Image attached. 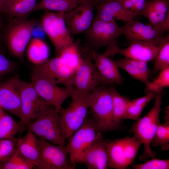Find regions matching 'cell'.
I'll return each instance as SVG.
<instances>
[{"mask_svg": "<svg viewBox=\"0 0 169 169\" xmlns=\"http://www.w3.org/2000/svg\"><path fill=\"white\" fill-rule=\"evenodd\" d=\"M163 95L162 91L156 93L152 109L143 117L136 120L129 131L130 133H133V136L143 145V154L139 157L140 160L143 161L156 155V152L151 148V143L160 124L159 115Z\"/></svg>", "mask_w": 169, "mask_h": 169, "instance_id": "obj_1", "label": "cell"}, {"mask_svg": "<svg viewBox=\"0 0 169 169\" xmlns=\"http://www.w3.org/2000/svg\"><path fill=\"white\" fill-rule=\"evenodd\" d=\"M88 99L93 118L99 131L108 132L119 130L113 118L112 99L110 87L100 85L88 95Z\"/></svg>", "mask_w": 169, "mask_h": 169, "instance_id": "obj_2", "label": "cell"}, {"mask_svg": "<svg viewBox=\"0 0 169 169\" xmlns=\"http://www.w3.org/2000/svg\"><path fill=\"white\" fill-rule=\"evenodd\" d=\"M59 113L54 107L49 106L39 117L28 125V130L41 140L64 146L66 139Z\"/></svg>", "mask_w": 169, "mask_h": 169, "instance_id": "obj_3", "label": "cell"}, {"mask_svg": "<svg viewBox=\"0 0 169 169\" xmlns=\"http://www.w3.org/2000/svg\"><path fill=\"white\" fill-rule=\"evenodd\" d=\"M141 142L134 136H127L114 140H107L108 167L126 169L134 162Z\"/></svg>", "mask_w": 169, "mask_h": 169, "instance_id": "obj_4", "label": "cell"}, {"mask_svg": "<svg viewBox=\"0 0 169 169\" xmlns=\"http://www.w3.org/2000/svg\"><path fill=\"white\" fill-rule=\"evenodd\" d=\"M101 134L93 118H86L82 125L69 138L64 147L74 169L76 164L79 163L84 152Z\"/></svg>", "mask_w": 169, "mask_h": 169, "instance_id": "obj_5", "label": "cell"}, {"mask_svg": "<svg viewBox=\"0 0 169 169\" xmlns=\"http://www.w3.org/2000/svg\"><path fill=\"white\" fill-rule=\"evenodd\" d=\"M37 23L34 19H13L6 30L4 36L8 48L12 54L19 58L23 56Z\"/></svg>", "mask_w": 169, "mask_h": 169, "instance_id": "obj_6", "label": "cell"}, {"mask_svg": "<svg viewBox=\"0 0 169 169\" xmlns=\"http://www.w3.org/2000/svg\"><path fill=\"white\" fill-rule=\"evenodd\" d=\"M88 95L74 90L69 104L61 113V123L66 139L80 127L86 118L89 109Z\"/></svg>", "mask_w": 169, "mask_h": 169, "instance_id": "obj_7", "label": "cell"}, {"mask_svg": "<svg viewBox=\"0 0 169 169\" xmlns=\"http://www.w3.org/2000/svg\"><path fill=\"white\" fill-rule=\"evenodd\" d=\"M63 12L47 11L42 18L41 26L57 53L74 43L67 28Z\"/></svg>", "mask_w": 169, "mask_h": 169, "instance_id": "obj_8", "label": "cell"}, {"mask_svg": "<svg viewBox=\"0 0 169 169\" xmlns=\"http://www.w3.org/2000/svg\"><path fill=\"white\" fill-rule=\"evenodd\" d=\"M31 83L39 95L47 102L61 113L64 109L62 105L70 97L74 91L72 85L60 87L42 75L32 72Z\"/></svg>", "mask_w": 169, "mask_h": 169, "instance_id": "obj_9", "label": "cell"}, {"mask_svg": "<svg viewBox=\"0 0 169 169\" xmlns=\"http://www.w3.org/2000/svg\"><path fill=\"white\" fill-rule=\"evenodd\" d=\"M84 33L87 44L92 48L91 50L95 51L112 44L121 35L115 20L106 21L96 17Z\"/></svg>", "mask_w": 169, "mask_h": 169, "instance_id": "obj_10", "label": "cell"}, {"mask_svg": "<svg viewBox=\"0 0 169 169\" xmlns=\"http://www.w3.org/2000/svg\"><path fill=\"white\" fill-rule=\"evenodd\" d=\"M21 121L28 125L50 105L39 95L31 82L20 79Z\"/></svg>", "mask_w": 169, "mask_h": 169, "instance_id": "obj_11", "label": "cell"}, {"mask_svg": "<svg viewBox=\"0 0 169 169\" xmlns=\"http://www.w3.org/2000/svg\"><path fill=\"white\" fill-rule=\"evenodd\" d=\"M87 54L82 55L79 64L74 78V90L87 95L96 87L102 85L93 60L94 51L89 50Z\"/></svg>", "mask_w": 169, "mask_h": 169, "instance_id": "obj_12", "label": "cell"}, {"mask_svg": "<svg viewBox=\"0 0 169 169\" xmlns=\"http://www.w3.org/2000/svg\"><path fill=\"white\" fill-rule=\"evenodd\" d=\"M40 151L35 167L38 169H74L64 146H58L40 139Z\"/></svg>", "mask_w": 169, "mask_h": 169, "instance_id": "obj_13", "label": "cell"}, {"mask_svg": "<svg viewBox=\"0 0 169 169\" xmlns=\"http://www.w3.org/2000/svg\"><path fill=\"white\" fill-rule=\"evenodd\" d=\"M120 30L121 34L130 43L142 41L159 46L169 39V34L164 37L150 23H144L134 20L127 22L120 27Z\"/></svg>", "mask_w": 169, "mask_h": 169, "instance_id": "obj_14", "label": "cell"}, {"mask_svg": "<svg viewBox=\"0 0 169 169\" xmlns=\"http://www.w3.org/2000/svg\"><path fill=\"white\" fill-rule=\"evenodd\" d=\"M33 71L57 84L74 85L75 73L58 56L36 65Z\"/></svg>", "mask_w": 169, "mask_h": 169, "instance_id": "obj_15", "label": "cell"}, {"mask_svg": "<svg viewBox=\"0 0 169 169\" xmlns=\"http://www.w3.org/2000/svg\"><path fill=\"white\" fill-rule=\"evenodd\" d=\"M94 4L87 1H79L74 8L64 13L65 21L72 37L84 33L92 23Z\"/></svg>", "mask_w": 169, "mask_h": 169, "instance_id": "obj_16", "label": "cell"}, {"mask_svg": "<svg viewBox=\"0 0 169 169\" xmlns=\"http://www.w3.org/2000/svg\"><path fill=\"white\" fill-rule=\"evenodd\" d=\"M130 43L127 47L120 49L116 41L107 46L104 54L109 57L119 54L126 58L141 60L147 63L154 59L163 45L157 46L142 41H135Z\"/></svg>", "mask_w": 169, "mask_h": 169, "instance_id": "obj_17", "label": "cell"}, {"mask_svg": "<svg viewBox=\"0 0 169 169\" xmlns=\"http://www.w3.org/2000/svg\"><path fill=\"white\" fill-rule=\"evenodd\" d=\"M19 80L13 78L0 84V106L3 110L20 119Z\"/></svg>", "mask_w": 169, "mask_h": 169, "instance_id": "obj_18", "label": "cell"}, {"mask_svg": "<svg viewBox=\"0 0 169 169\" xmlns=\"http://www.w3.org/2000/svg\"><path fill=\"white\" fill-rule=\"evenodd\" d=\"M107 140L101 134L82 154L79 163L88 169H107L108 168Z\"/></svg>", "mask_w": 169, "mask_h": 169, "instance_id": "obj_19", "label": "cell"}, {"mask_svg": "<svg viewBox=\"0 0 169 169\" xmlns=\"http://www.w3.org/2000/svg\"><path fill=\"white\" fill-rule=\"evenodd\" d=\"M93 60L101 79L102 85L114 84H120L123 81L118 68L115 61L104 54L94 51Z\"/></svg>", "mask_w": 169, "mask_h": 169, "instance_id": "obj_20", "label": "cell"}, {"mask_svg": "<svg viewBox=\"0 0 169 169\" xmlns=\"http://www.w3.org/2000/svg\"><path fill=\"white\" fill-rule=\"evenodd\" d=\"M95 6L97 10L95 17L106 21L116 19L127 22L133 20V18L137 15L118 1L96 4Z\"/></svg>", "mask_w": 169, "mask_h": 169, "instance_id": "obj_21", "label": "cell"}, {"mask_svg": "<svg viewBox=\"0 0 169 169\" xmlns=\"http://www.w3.org/2000/svg\"><path fill=\"white\" fill-rule=\"evenodd\" d=\"M115 62L118 68L125 70L132 77L144 83L146 88L151 85L149 78L151 71L147 63L126 58L119 59Z\"/></svg>", "mask_w": 169, "mask_h": 169, "instance_id": "obj_22", "label": "cell"}, {"mask_svg": "<svg viewBox=\"0 0 169 169\" xmlns=\"http://www.w3.org/2000/svg\"><path fill=\"white\" fill-rule=\"evenodd\" d=\"M16 146L20 152L35 165L38 163L40 151V142L32 131L28 130L23 137L16 139Z\"/></svg>", "mask_w": 169, "mask_h": 169, "instance_id": "obj_23", "label": "cell"}, {"mask_svg": "<svg viewBox=\"0 0 169 169\" xmlns=\"http://www.w3.org/2000/svg\"><path fill=\"white\" fill-rule=\"evenodd\" d=\"M110 90L112 99L113 122L120 130L131 100L121 95L115 87H110Z\"/></svg>", "mask_w": 169, "mask_h": 169, "instance_id": "obj_24", "label": "cell"}, {"mask_svg": "<svg viewBox=\"0 0 169 169\" xmlns=\"http://www.w3.org/2000/svg\"><path fill=\"white\" fill-rule=\"evenodd\" d=\"M28 44L27 55L31 62L37 65L49 59V47L42 39L37 38H33Z\"/></svg>", "mask_w": 169, "mask_h": 169, "instance_id": "obj_25", "label": "cell"}, {"mask_svg": "<svg viewBox=\"0 0 169 169\" xmlns=\"http://www.w3.org/2000/svg\"><path fill=\"white\" fill-rule=\"evenodd\" d=\"M26 125L4 111L0 116V140L15 138V135L23 131Z\"/></svg>", "mask_w": 169, "mask_h": 169, "instance_id": "obj_26", "label": "cell"}, {"mask_svg": "<svg viewBox=\"0 0 169 169\" xmlns=\"http://www.w3.org/2000/svg\"><path fill=\"white\" fill-rule=\"evenodd\" d=\"M76 0H41L36 3L31 13L40 10L66 13L72 9L79 4Z\"/></svg>", "mask_w": 169, "mask_h": 169, "instance_id": "obj_27", "label": "cell"}, {"mask_svg": "<svg viewBox=\"0 0 169 169\" xmlns=\"http://www.w3.org/2000/svg\"><path fill=\"white\" fill-rule=\"evenodd\" d=\"M156 94L154 92H150L144 96L131 100L124 120L131 119L136 121L139 120L144 108L155 98Z\"/></svg>", "mask_w": 169, "mask_h": 169, "instance_id": "obj_28", "label": "cell"}, {"mask_svg": "<svg viewBox=\"0 0 169 169\" xmlns=\"http://www.w3.org/2000/svg\"><path fill=\"white\" fill-rule=\"evenodd\" d=\"M140 15L146 17L157 32L161 33L169 30V13H165L151 9H144Z\"/></svg>", "mask_w": 169, "mask_h": 169, "instance_id": "obj_29", "label": "cell"}, {"mask_svg": "<svg viewBox=\"0 0 169 169\" xmlns=\"http://www.w3.org/2000/svg\"><path fill=\"white\" fill-rule=\"evenodd\" d=\"M58 56L74 73L80 62L82 55L77 44L74 43L57 53Z\"/></svg>", "mask_w": 169, "mask_h": 169, "instance_id": "obj_30", "label": "cell"}, {"mask_svg": "<svg viewBox=\"0 0 169 169\" xmlns=\"http://www.w3.org/2000/svg\"><path fill=\"white\" fill-rule=\"evenodd\" d=\"M38 0H13L9 15L13 19L27 18L36 5Z\"/></svg>", "mask_w": 169, "mask_h": 169, "instance_id": "obj_31", "label": "cell"}, {"mask_svg": "<svg viewBox=\"0 0 169 169\" xmlns=\"http://www.w3.org/2000/svg\"><path fill=\"white\" fill-rule=\"evenodd\" d=\"M35 165L25 157L17 146L13 153L2 166L3 169H31Z\"/></svg>", "mask_w": 169, "mask_h": 169, "instance_id": "obj_32", "label": "cell"}, {"mask_svg": "<svg viewBox=\"0 0 169 169\" xmlns=\"http://www.w3.org/2000/svg\"><path fill=\"white\" fill-rule=\"evenodd\" d=\"M151 146H159L162 150L169 149V122L160 124L151 141Z\"/></svg>", "mask_w": 169, "mask_h": 169, "instance_id": "obj_33", "label": "cell"}, {"mask_svg": "<svg viewBox=\"0 0 169 169\" xmlns=\"http://www.w3.org/2000/svg\"><path fill=\"white\" fill-rule=\"evenodd\" d=\"M151 83L150 85L146 88V94L150 92L156 93L161 92L164 88L169 87V67L160 71Z\"/></svg>", "mask_w": 169, "mask_h": 169, "instance_id": "obj_34", "label": "cell"}, {"mask_svg": "<svg viewBox=\"0 0 169 169\" xmlns=\"http://www.w3.org/2000/svg\"><path fill=\"white\" fill-rule=\"evenodd\" d=\"M154 59V74L169 67V39L162 46Z\"/></svg>", "mask_w": 169, "mask_h": 169, "instance_id": "obj_35", "label": "cell"}, {"mask_svg": "<svg viewBox=\"0 0 169 169\" xmlns=\"http://www.w3.org/2000/svg\"><path fill=\"white\" fill-rule=\"evenodd\" d=\"M16 139L0 140V163L3 164L11 156L16 146Z\"/></svg>", "mask_w": 169, "mask_h": 169, "instance_id": "obj_36", "label": "cell"}, {"mask_svg": "<svg viewBox=\"0 0 169 169\" xmlns=\"http://www.w3.org/2000/svg\"><path fill=\"white\" fill-rule=\"evenodd\" d=\"M142 164H132L131 165L134 169H168L169 160L153 158L147 160Z\"/></svg>", "mask_w": 169, "mask_h": 169, "instance_id": "obj_37", "label": "cell"}, {"mask_svg": "<svg viewBox=\"0 0 169 169\" xmlns=\"http://www.w3.org/2000/svg\"><path fill=\"white\" fill-rule=\"evenodd\" d=\"M144 9H148L163 13H169V0H153L146 2Z\"/></svg>", "mask_w": 169, "mask_h": 169, "instance_id": "obj_38", "label": "cell"}, {"mask_svg": "<svg viewBox=\"0 0 169 169\" xmlns=\"http://www.w3.org/2000/svg\"><path fill=\"white\" fill-rule=\"evenodd\" d=\"M122 5L126 8L140 15L144 8L146 0H120Z\"/></svg>", "mask_w": 169, "mask_h": 169, "instance_id": "obj_39", "label": "cell"}, {"mask_svg": "<svg viewBox=\"0 0 169 169\" xmlns=\"http://www.w3.org/2000/svg\"><path fill=\"white\" fill-rule=\"evenodd\" d=\"M15 66L14 62L8 59L0 52V80L4 75L13 69Z\"/></svg>", "mask_w": 169, "mask_h": 169, "instance_id": "obj_40", "label": "cell"}, {"mask_svg": "<svg viewBox=\"0 0 169 169\" xmlns=\"http://www.w3.org/2000/svg\"><path fill=\"white\" fill-rule=\"evenodd\" d=\"M13 0H0V12L9 15Z\"/></svg>", "mask_w": 169, "mask_h": 169, "instance_id": "obj_41", "label": "cell"}, {"mask_svg": "<svg viewBox=\"0 0 169 169\" xmlns=\"http://www.w3.org/2000/svg\"><path fill=\"white\" fill-rule=\"evenodd\" d=\"M93 3L94 5L113 1H120V0H85Z\"/></svg>", "mask_w": 169, "mask_h": 169, "instance_id": "obj_42", "label": "cell"}, {"mask_svg": "<svg viewBox=\"0 0 169 169\" xmlns=\"http://www.w3.org/2000/svg\"><path fill=\"white\" fill-rule=\"evenodd\" d=\"M165 122H169V108L168 106L165 108Z\"/></svg>", "mask_w": 169, "mask_h": 169, "instance_id": "obj_43", "label": "cell"}, {"mask_svg": "<svg viewBox=\"0 0 169 169\" xmlns=\"http://www.w3.org/2000/svg\"><path fill=\"white\" fill-rule=\"evenodd\" d=\"M2 21H1V19L0 18V30L1 28V27H2ZM1 36L0 33V45H1Z\"/></svg>", "mask_w": 169, "mask_h": 169, "instance_id": "obj_44", "label": "cell"}, {"mask_svg": "<svg viewBox=\"0 0 169 169\" xmlns=\"http://www.w3.org/2000/svg\"><path fill=\"white\" fill-rule=\"evenodd\" d=\"M4 111L3 110L0 106V116L2 114V113Z\"/></svg>", "mask_w": 169, "mask_h": 169, "instance_id": "obj_45", "label": "cell"}, {"mask_svg": "<svg viewBox=\"0 0 169 169\" xmlns=\"http://www.w3.org/2000/svg\"><path fill=\"white\" fill-rule=\"evenodd\" d=\"M82 0H79V1H82Z\"/></svg>", "mask_w": 169, "mask_h": 169, "instance_id": "obj_46", "label": "cell"}, {"mask_svg": "<svg viewBox=\"0 0 169 169\" xmlns=\"http://www.w3.org/2000/svg\"><path fill=\"white\" fill-rule=\"evenodd\" d=\"M78 0V1H79V0Z\"/></svg>", "mask_w": 169, "mask_h": 169, "instance_id": "obj_47", "label": "cell"}]
</instances>
